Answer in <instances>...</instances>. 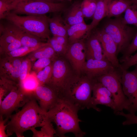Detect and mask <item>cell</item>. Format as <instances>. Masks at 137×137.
Listing matches in <instances>:
<instances>
[{"label": "cell", "mask_w": 137, "mask_h": 137, "mask_svg": "<svg viewBox=\"0 0 137 137\" xmlns=\"http://www.w3.org/2000/svg\"><path fill=\"white\" fill-rule=\"evenodd\" d=\"M56 54L53 48L48 43L47 44L29 54L26 57L31 62L40 58H47L51 59L54 58Z\"/></svg>", "instance_id": "obj_23"}, {"label": "cell", "mask_w": 137, "mask_h": 137, "mask_svg": "<svg viewBox=\"0 0 137 137\" xmlns=\"http://www.w3.org/2000/svg\"><path fill=\"white\" fill-rule=\"evenodd\" d=\"M115 68L107 59H89L86 61L83 70L86 73L88 77L94 79Z\"/></svg>", "instance_id": "obj_15"}, {"label": "cell", "mask_w": 137, "mask_h": 137, "mask_svg": "<svg viewBox=\"0 0 137 137\" xmlns=\"http://www.w3.org/2000/svg\"><path fill=\"white\" fill-rule=\"evenodd\" d=\"M39 106L44 111L47 112L54 107L60 98L58 92L47 84L40 85L34 92Z\"/></svg>", "instance_id": "obj_11"}, {"label": "cell", "mask_w": 137, "mask_h": 137, "mask_svg": "<svg viewBox=\"0 0 137 137\" xmlns=\"http://www.w3.org/2000/svg\"><path fill=\"white\" fill-rule=\"evenodd\" d=\"M85 42L86 58L99 60L107 59L104 55L100 42L94 33L89 34Z\"/></svg>", "instance_id": "obj_17"}, {"label": "cell", "mask_w": 137, "mask_h": 137, "mask_svg": "<svg viewBox=\"0 0 137 137\" xmlns=\"http://www.w3.org/2000/svg\"><path fill=\"white\" fill-rule=\"evenodd\" d=\"M121 70L123 90L129 103L128 111L135 114L137 111V67L131 71Z\"/></svg>", "instance_id": "obj_9"}, {"label": "cell", "mask_w": 137, "mask_h": 137, "mask_svg": "<svg viewBox=\"0 0 137 137\" xmlns=\"http://www.w3.org/2000/svg\"><path fill=\"white\" fill-rule=\"evenodd\" d=\"M48 118L45 124L42 127L40 130L32 128L30 130L32 132L33 137H52L56 134V131L52 123Z\"/></svg>", "instance_id": "obj_24"}, {"label": "cell", "mask_w": 137, "mask_h": 137, "mask_svg": "<svg viewBox=\"0 0 137 137\" xmlns=\"http://www.w3.org/2000/svg\"><path fill=\"white\" fill-rule=\"evenodd\" d=\"M53 70L52 63L37 72L36 76L39 85L48 83L52 75Z\"/></svg>", "instance_id": "obj_31"}, {"label": "cell", "mask_w": 137, "mask_h": 137, "mask_svg": "<svg viewBox=\"0 0 137 137\" xmlns=\"http://www.w3.org/2000/svg\"><path fill=\"white\" fill-rule=\"evenodd\" d=\"M79 109L65 99L60 98L56 104L46 112L48 118L56 126V134L61 137L71 132L76 137H82L86 133L79 125L82 121L78 117Z\"/></svg>", "instance_id": "obj_2"}, {"label": "cell", "mask_w": 137, "mask_h": 137, "mask_svg": "<svg viewBox=\"0 0 137 137\" xmlns=\"http://www.w3.org/2000/svg\"><path fill=\"white\" fill-rule=\"evenodd\" d=\"M13 71L12 65L9 60L4 57L1 58L0 77L12 80Z\"/></svg>", "instance_id": "obj_32"}, {"label": "cell", "mask_w": 137, "mask_h": 137, "mask_svg": "<svg viewBox=\"0 0 137 137\" xmlns=\"http://www.w3.org/2000/svg\"><path fill=\"white\" fill-rule=\"evenodd\" d=\"M101 44L106 59L115 68L120 69V64L117 57V46L111 37L102 28L94 32Z\"/></svg>", "instance_id": "obj_12"}, {"label": "cell", "mask_w": 137, "mask_h": 137, "mask_svg": "<svg viewBox=\"0 0 137 137\" xmlns=\"http://www.w3.org/2000/svg\"><path fill=\"white\" fill-rule=\"evenodd\" d=\"M19 84L25 92L33 94L39 85L36 75L34 74H28L25 79Z\"/></svg>", "instance_id": "obj_26"}, {"label": "cell", "mask_w": 137, "mask_h": 137, "mask_svg": "<svg viewBox=\"0 0 137 137\" xmlns=\"http://www.w3.org/2000/svg\"><path fill=\"white\" fill-rule=\"evenodd\" d=\"M66 53L74 69L78 72L83 70L86 62L85 42L81 40L69 44Z\"/></svg>", "instance_id": "obj_14"}, {"label": "cell", "mask_w": 137, "mask_h": 137, "mask_svg": "<svg viewBox=\"0 0 137 137\" xmlns=\"http://www.w3.org/2000/svg\"><path fill=\"white\" fill-rule=\"evenodd\" d=\"M24 0H15L14 2L12 3V6L13 8V10L18 3Z\"/></svg>", "instance_id": "obj_43"}, {"label": "cell", "mask_w": 137, "mask_h": 137, "mask_svg": "<svg viewBox=\"0 0 137 137\" xmlns=\"http://www.w3.org/2000/svg\"><path fill=\"white\" fill-rule=\"evenodd\" d=\"M137 64V53L124 60L120 64L121 70H127L129 67Z\"/></svg>", "instance_id": "obj_40"}, {"label": "cell", "mask_w": 137, "mask_h": 137, "mask_svg": "<svg viewBox=\"0 0 137 137\" xmlns=\"http://www.w3.org/2000/svg\"><path fill=\"white\" fill-rule=\"evenodd\" d=\"M122 20L125 24L133 25L137 28V4L132 3L128 7L125 12Z\"/></svg>", "instance_id": "obj_27"}, {"label": "cell", "mask_w": 137, "mask_h": 137, "mask_svg": "<svg viewBox=\"0 0 137 137\" xmlns=\"http://www.w3.org/2000/svg\"><path fill=\"white\" fill-rule=\"evenodd\" d=\"M132 3L137 4V0H131Z\"/></svg>", "instance_id": "obj_45"}, {"label": "cell", "mask_w": 137, "mask_h": 137, "mask_svg": "<svg viewBox=\"0 0 137 137\" xmlns=\"http://www.w3.org/2000/svg\"><path fill=\"white\" fill-rule=\"evenodd\" d=\"M48 43V42H47L43 45L34 47L22 46L13 50L2 55L3 56V57L10 58L21 57L28 54L42 46L47 44Z\"/></svg>", "instance_id": "obj_28"}, {"label": "cell", "mask_w": 137, "mask_h": 137, "mask_svg": "<svg viewBox=\"0 0 137 137\" xmlns=\"http://www.w3.org/2000/svg\"><path fill=\"white\" fill-rule=\"evenodd\" d=\"M96 6V0H83L81 2V8L84 17L93 18Z\"/></svg>", "instance_id": "obj_30"}, {"label": "cell", "mask_w": 137, "mask_h": 137, "mask_svg": "<svg viewBox=\"0 0 137 137\" xmlns=\"http://www.w3.org/2000/svg\"><path fill=\"white\" fill-rule=\"evenodd\" d=\"M66 8L64 2L52 3L40 0H26L18 3L11 12L17 14L40 16L50 13L64 11Z\"/></svg>", "instance_id": "obj_7"}, {"label": "cell", "mask_w": 137, "mask_h": 137, "mask_svg": "<svg viewBox=\"0 0 137 137\" xmlns=\"http://www.w3.org/2000/svg\"><path fill=\"white\" fill-rule=\"evenodd\" d=\"M94 79L88 77H72L66 83L60 94L62 98L79 110L90 108Z\"/></svg>", "instance_id": "obj_3"}, {"label": "cell", "mask_w": 137, "mask_h": 137, "mask_svg": "<svg viewBox=\"0 0 137 137\" xmlns=\"http://www.w3.org/2000/svg\"><path fill=\"white\" fill-rule=\"evenodd\" d=\"M90 25H87L85 22L70 26L67 31L69 44L87 37L90 33Z\"/></svg>", "instance_id": "obj_19"}, {"label": "cell", "mask_w": 137, "mask_h": 137, "mask_svg": "<svg viewBox=\"0 0 137 137\" xmlns=\"http://www.w3.org/2000/svg\"><path fill=\"white\" fill-rule=\"evenodd\" d=\"M9 0H0V19H5L6 15L12 10V3Z\"/></svg>", "instance_id": "obj_36"}, {"label": "cell", "mask_w": 137, "mask_h": 137, "mask_svg": "<svg viewBox=\"0 0 137 137\" xmlns=\"http://www.w3.org/2000/svg\"><path fill=\"white\" fill-rule=\"evenodd\" d=\"M110 0H96V9L90 24V32L95 28L104 18L107 16L108 5Z\"/></svg>", "instance_id": "obj_22"}, {"label": "cell", "mask_w": 137, "mask_h": 137, "mask_svg": "<svg viewBox=\"0 0 137 137\" xmlns=\"http://www.w3.org/2000/svg\"><path fill=\"white\" fill-rule=\"evenodd\" d=\"M136 65V66L137 67V64Z\"/></svg>", "instance_id": "obj_48"}, {"label": "cell", "mask_w": 137, "mask_h": 137, "mask_svg": "<svg viewBox=\"0 0 137 137\" xmlns=\"http://www.w3.org/2000/svg\"><path fill=\"white\" fill-rule=\"evenodd\" d=\"M52 63V75L47 84L55 89L60 95L65 83L72 77L69 75L68 67L64 61L60 59H55Z\"/></svg>", "instance_id": "obj_13"}, {"label": "cell", "mask_w": 137, "mask_h": 137, "mask_svg": "<svg viewBox=\"0 0 137 137\" xmlns=\"http://www.w3.org/2000/svg\"><path fill=\"white\" fill-rule=\"evenodd\" d=\"M72 0H53L54 3H60L64 2L65 1H68L71 2Z\"/></svg>", "instance_id": "obj_44"}, {"label": "cell", "mask_w": 137, "mask_h": 137, "mask_svg": "<svg viewBox=\"0 0 137 137\" xmlns=\"http://www.w3.org/2000/svg\"><path fill=\"white\" fill-rule=\"evenodd\" d=\"M34 95L25 92L19 84L0 104V116L9 117L14 111L22 107Z\"/></svg>", "instance_id": "obj_8"}, {"label": "cell", "mask_w": 137, "mask_h": 137, "mask_svg": "<svg viewBox=\"0 0 137 137\" xmlns=\"http://www.w3.org/2000/svg\"><path fill=\"white\" fill-rule=\"evenodd\" d=\"M90 108L100 112L101 110L97 107L102 105L112 109L114 113L116 110V106L112 95L108 90L101 83L95 79L93 85Z\"/></svg>", "instance_id": "obj_10"}, {"label": "cell", "mask_w": 137, "mask_h": 137, "mask_svg": "<svg viewBox=\"0 0 137 137\" xmlns=\"http://www.w3.org/2000/svg\"><path fill=\"white\" fill-rule=\"evenodd\" d=\"M22 46L20 41L18 40L5 46L1 48V55H3L13 50Z\"/></svg>", "instance_id": "obj_41"}, {"label": "cell", "mask_w": 137, "mask_h": 137, "mask_svg": "<svg viewBox=\"0 0 137 137\" xmlns=\"http://www.w3.org/2000/svg\"><path fill=\"white\" fill-rule=\"evenodd\" d=\"M9 118V117H7L4 119L3 117L0 116V137H8L5 131L7 126L6 123Z\"/></svg>", "instance_id": "obj_42"}, {"label": "cell", "mask_w": 137, "mask_h": 137, "mask_svg": "<svg viewBox=\"0 0 137 137\" xmlns=\"http://www.w3.org/2000/svg\"><path fill=\"white\" fill-rule=\"evenodd\" d=\"M19 84L10 79L0 77V104L3 99Z\"/></svg>", "instance_id": "obj_25"}, {"label": "cell", "mask_w": 137, "mask_h": 137, "mask_svg": "<svg viewBox=\"0 0 137 137\" xmlns=\"http://www.w3.org/2000/svg\"><path fill=\"white\" fill-rule=\"evenodd\" d=\"M31 62L27 58L23 59L21 65L19 74V82L21 83L28 75L29 67Z\"/></svg>", "instance_id": "obj_35"}, {"label": "cell", "mask_w": 137, "mask_h": 137, "mask_svg": "<svg viewBox=\"0 0 137 137\" xmlns=\"http://www.w3.org/2000/svg\"><path fill=\"white\" fill-rule=\"evenodd\" d=\"M0 30L1 32L0 38V48L5 46L18 40L5 26L1 25Z\"/></svg>", "instance_id": "obj_29"}, {"label": "cell", "mask_w": 137, "mask_h": 137, "mask_svg": "<svg viewBox=\"0 0 137 137\" xmlns=\"http://www.w3.org/2000/svg\"><path fill=\"white\" fill-rule=\"evenodd\" d=\"M137 50V32L135 34L130 44L123 53V55L120 59L122 63L124 60L132 55Z\"/></svg>", "instance_id": "obj_34"}, {"label": "cell", "mask_w": 137, "mask_h": 137, "mask_svg": "<svg viewBox=\"0 0 137 137\" xmlns=\"http://www.w3.org/2000/svg\"><path fill=\"white\" fill-rule=\"evenodd\" d=\"M132 3L131 0H110L106 16L110 18L119 16L125 12Z\"/></svg>", "instance_id": "obj_21"}, {"label": "cell", "mask_w": 137, "mask_h": 137, "mask_svg": "<svg viewBox=\"0 0 137 137\" xmlns=\"http://www.w3.org/2000/svg\"><path fill=\"white\" fill-rule=\"evenodd\" d=\"M5 19L10 23L42 40L50 38L51 33L48 17L46 15L21 16L10 12Z\"/></svg>", "instance_id": "obj_4"}, {"label": "cell", "mask_w": 137, "mask_h": 137, "mask_svg": "<svg viewBox=\"0 0 137 137\" xmlns=\"http://www.w3.org/2000/svg\"><path fill=\"white\" fill-rule=\"evenodd\" d=\"M11 2H14L15 0H9Z\"/></svg>", "instance_id": "obj_46"}, {"label": "cell", "mask_w": 137, "mask_h": 137, "mask_svg": "<svg viewBox=\"0 0 137 137\" xmlns=\"http://www.w3.org/2000/svg\"><path fill=\"white\" fill-rule=\"evenodd\" d=\"M121 71L115 68L96 79L110 91L116 106L115 114L125 109L128 111L129 103L124 93L121 82Z\"/></svg>", "instance_id": "obj_5"}, {"label": "cell", "mask_w": 137, "mask_h": 137, "mask_svg": "<svg viewBox=\"0 0 137 137\" xmlns=\"http://www.w3.org/2000/svg\"><path fill=\"white\" fill-rule=\"evenodd\" d=\"M115 114L117 115L124 117L126 120L122 123L123 125H130L133 124H137V116L135 114L129 113H126L123 111L116 112Z\"/></svg>", "instance_id": "obj_37"}, {"label": "cell", "mask_w": 137, "mask_h": 137, "mask_svg": "<svg viewBox=\"0 0 137 137\" xmlns=\"http://www.w3.org/2000/svg\"><path fill=\"white\" fill-rule=\"evenodd\" d=\"M37 0L43 1H46V2H48L47 0Z\"/></svg>", "instance_id": "obj_47"}, {"label": "cell", "mask_w": 137, "mask_h": 137, "mask_svg": "<svg viewBox=\"0 0 137 137\" xmlns=\"http://www.w3.org/2000/svg\"><path fill=\"white\" fill-rule=\"evenodd\" d=\"M47 42L49 44L56 53H64L66 52L68 48L60 44L54 36L48 39Z\"/></svg>", "instance_id": "obj_39"}, {"label": "cell", "mask_w": 137, "mask_h": 137, "mask_svg": "<svg viewBox=\"0 0 137 137\" xmlns=\"http://www.w3.org/2000/svg\"><path fill=\"white\" fill-rule=\"evenodd\" d=\"M20 41L22 46L34 47L45 44L42 40L11 23L5 26Z\"/></svg>", "instance_id": "obj_16"}, {"label": "cell", "mask_w": 137, "mask_h": 137, "mask_svg": "<svg viewBox=\"0 0 137 137\" xmlns=\"http://www.w3.org/2000/svg\"><path fill=\"white\" fill-rule=\"evenodd\" d=\"M81 2L79 1H75L66 9L67 11L64 19L69 25L85 22L81 8Z\"/></svg>", "instance_id": "obj_20"}, {"label": "cell", "mask_w": 137, "mask_h": 137, "mask_svg": "<svg viewBox=\"0 0 137 137\" xmlns=\"http://www.w3.org/2000/svg\"><path fill=\"white\" fill-rule=\"evenodd\" d=\"M34 95L22 107V109L11 114L6 123V133L8 136L15 133L17 137H24V133L32 128L42 127L48 117Z\"/></svg>", "instance_id": "obj_1"}, {"label": "cell", "mask_w": 137, "mask_h": 137, "mask_svg": "<svg viewBox=\"0 0 137 137\" xmlns=\"http://www.w3.org/2000/svg\"><path fill=\"white\" fill-rule=\"evenodd\" d=\"M103 28L116 44L117 55L125 50L135 34L133 29L125 24L122 18L108 20Z\"/></svg>", "instance_id": "obj_6"}, {"label": "cell", "mask_w": 137, "mask_h": 137, "mask_svg": "<svg viewBox=\"0 0 137 137\" xmlns=\"http://www.w3.org/2000/svg\"><path fill=\"white\" fill-rule=\"evenodd\" d=\"M51 59L49 58H41L37 59L34 63L33 69L38 72L51 63Z\"/></svg>", "instance_id": "obj_38"}, {"label": "cell", "mask_w": 137, "mask_h": 137, "mask_svg": "<svg viewBox=\"0 0 137 137\" xmlns=\"http://www.w3.org/2000/svg\"><path fill=\"white\" fill-rule=\"evenodd\" d=\"M5 58L7 59L11 62L13 67L11 80L19 84L20 67L23 58L22 57Z\"/></svg>", "instance_id": "obj_33"}, {"label": "cell", "mask_w": 137, "mask_h": 137, "mask_svg": "<svg viewBox=\"0 0 137 137\" xmlns=\"http://www.w3.org/2000/svg\"><path fill=\"white\" fill-rule=\"evenodd\" d=\"M49 28L54 36H63L68 37L67 31L70 26L60 14L52 18L48 17Z\"/></svg>", "instance_id": "obj_18"}]
</instances>
